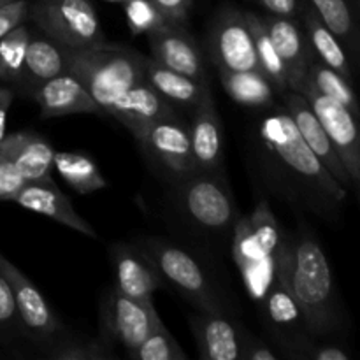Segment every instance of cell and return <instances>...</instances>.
I'll use <instances>...</instances> for the list:
<instances>
[{
    "mask_svg": "<svg viewBox=\"0 0 360 360\" xmlns=\"http://www.w3.org/2000/svg\"><path fill=\"white\" fill-rule=\"evenodd\" d=\"M259 141L266 153L276 162L278 171L301 190V195L308 197L313 211L330 213L347 200L350 192L330 176L319 157L309 150L283 105L269 109L260 118Z\"/></svg>",
    "mask_w": 360,
    "mask_h": 360,
    "instance_id": "1",
    "label": "cell"
},
{
    "mask_svg": "<svg viewBox=\"0 0 360 360\" xmlns=\"http://www.w3.org/2000/svg\"><path fill=\"white\" fill-rule=\"evenodd\" d=\"M288 287L302 315L309 336H333L343 326V308L338 297L334 274L322 245L308 227L290 236Z\"/></svg>",
    "mask_w": 360,
    "mask_h": 360,
    "instance_id": "2",
    "label": "cell"
},
{
    "mask_svg": "<svg viewBox=\"0 0 360 360\" xmlns=\"http://www.w3.org/2000/svg\"><path fill=\"white\" fill-rule=\"evenodd\" d=\"M232 232V255L246 292L255 302H262L274 281L287 278L290 234H285L266 199L250 214L239 217Z\"/></svg>",
    "mask_w": 360,
    "mask_h": 360,
    "instance_id": "3",
    "label": "cell"
},
{
    "mask_svg": "<svg viewBox=\"0 0 360 360\" xmlns=\"http://www.w3.org/2000/svg\"><path fill=\"white\" fill-rule=\"evenodd\" d=\"M148 56L122 44L67 49V72L83 83L104 115L115 118L127 95L144 81Z\"/></svg>",
    "mask_w": 360,
    "mask_h": 360,
    "instance_id": "4",
    "label": "cell"
},
{
    "mask_svg": "<svg viewBox=\"0 0 360 360\" xmlns=\"http://www.w3.org/2000/svg\"><path fill=\"white\" fill-rule=\"evenodd\" d=\"M137 246L150 257L162 281L181 292L199 311H225L210 274L192 253L162 238H146Z\"/></svg>",
    "mask_w": 360,
    "mask_h": 360,
    "instance_id": "5",
    "label": "cell"
},
{
    "mask_svg": "<svg viewBox=\"0 0 360 360\" xmlns=\"http://www.w3.org/2000/svg\"><path fill=\"white\" fill-rule=\"evenodd\" d=\"M179 207L192 224L217 236L232 232L239 213L221 172L195 171L178 179Z\"/></svg>",
    "mask_w": 360,
    "mask_h": 360,
    "instance_id": "6",
    "label": "cell"
},
{
    "mask_svg": "<svg viewBox=\"0 0 360 360\" xmlns=\"http://www.w3.org/2000/svg\"><path fill=\"white\" fill-rule=\"evenodd\" d=\"M28 20L65 49H86L105 42L91 0H35L28 6Z\"/></svg>",
    "mask_w": 360,
    "mask_h": 360,
    "instance_id": "7",
    "label": "cell"
},
{
    "mask_svg": "<svg viewBox=\"0 0 360 360\" xmlns=\"http://www.w3.org/2000/svg\"><path fill=\"white\" fill-rule=\"evenodd\" d=\"M153 304H143L112 287L101 302V338L109 345H122L130 354L160 322Z\"/></svg>",
    "mask_w": 360,
    "mask_h": 360,
    "instance_id": "8",
    "label": "cell"
},
{
    "mask_svg": "<svg viewBox=\"0 0 360 360\" xmlns=\"http://www.w3.org/2000/svg\"><path fill=\"white\" fill-rule=\"evenodd\" d=\"M295 91L302 95L311 105L313 112L329 136L334 150L340 155L355 188L360 186V136L357 116L341 102L320 94L308 84H301Z\"/></svg>",
    "mask_w": 360,
    "mask_h": 360,
    "instance_id": "9",
    "label": "cell"
},
{
    "mask_svg": "<svg viewBox=\"0 0 360 360\" xmlns=\"http://www.w3.org/2000/svg\"><path fill=\"white\" fill-rule=\"evenodd\" d=\"M0 271L13 288L23 334L32 343L44 350L60 334H63V326L56 319L55 311L48 304L41 290L2 253H0Z\"/></svg>",
    "mask_w": 360,
    "mask_h": 360,
    "instance_id": "10",
    "label": "cell"
},
{
    "mask_svg": "<svg viewBox=\"0 0 360 360\" xmlns=\"http://www.w3.org/2000/svg\"><path fill=\"white\" fill-rule=\"evenodd\" d=\"M210 55L220 72L259 69L246 11L224 7L214 14L210 28Z\"/></svg>",
    "mask_w": 360,
    "mask_h": 360,
    "instance_id": "11",
    "label": "cell"
},
{
    "mask_svg": "<svg viewBox=\"0 0 360 360\" xmlns=\"http://www.w3.org/2000/svg\"><path fill=\"white\" fill-rule=\"evenodd\" d=\"M134 137L144 153L176 179L195 172L188 127L176 112L148 123Z\"/></svg>",
    "mask_w": 360,
    "mask_h": 360,
    "instance_id": "12",
    "label": "cell"
},
{
    "mask_svg": "<svg viewBox=\"0 0 360 360\" xmlns=\"http://www.w3.org/2000/svg\"><path fill=\"white\" fill-rule=\"evenodd\" d=\"M280 95L281 101H283V108L287 109L290 118L294 120V125L297 127L301 137L304 139V143L308 144L309 150L319 157V160L322 162L323 167L330 172V176H333L345 190L350 192L352 188H355L350 176H348L347 169H345L343 162H341L340 155L334 150L329 136L326 134L322 123L319 122V118H316V115L313 112L308 101L295 90H285L283 94Z\"/></svg>",
    "mask_w": 360,
    "mask_h": 360,
    "instance_id": "13",
    "label": "cell"
},
{
    "mask_svg": "<svg viewBox=\"0 0 360 360\" xmlns=\"http://www.w3.org/2000/svg\"><path fill=\"white\" fill-rule=\"evenodd\" d=\"M188 136L195 171L221 172L224 169V127H221V118L217 111L211 88H207L199 104L193 108Z\"/></svg>",
    "mask_w": 360,
    "mask_h": 360,
    "instance_id": "14",
    "label": "cell"
},
{
    "mask_svg": "<svg viewBox=\"0 0 360 360\" xmlns=\"http://www.w3.org/2000/svg\"><path fill=\"white\" fill-rule=\"evenodd\" d=\"M111 260L116 276L115 287L143 304H153V294L164 281L150 257L137 245L115 243L111 246Z\"/></svg>",
    "mask_w": 360,
    "mask_h": 360,
    "instance_id": "15",
    "label": "cell"
},
{
    "mask_svg": "<svg viewBox=\"0 0 360 360\" xmlns=\"http://www.w3.org/2000/svg\"><path fill=\"white\" fill-rule=\"evenodd\" d=\"M262 23L287 69L288 90H297L299 84L304 79L309 65L316 58L309 46L308 35L304 28L295 18H283L266 14Z\"/></svg>",
    "mask_w": 360,
    "mask_h": 360,
    "instance_id": "16",
    "label": "cell"
},
{
    "mask_svg": "<svg viewBox=\"0 0 360 360\" xmlns=\"http://www.w3.org/2000/svg\"><path fill=\"white\" fill-rule=\"evenodd\" d=\"M193 338L204 360H241L246 330L225 311L193 315L190 319Z\"/></svg>",
    "mask_w": 360,
    "mask_h": 360,
    "instance_id": "17",
    "label": "cell"
},
{
    "mask_svg": "<svg viewBox=\"0 0 360 360\" xmlns=\"http://www.w3.org/2000/svg\"><path fill=\"white\" fill-rule=\"evenodd\" d=\"M153 60L167 69L199 81H207L202 53L185 25L167 23L148 35Z\"/></svg>",
    "mask_w": 360,
    "mask_h": 360,
    "instance_id": "18",
    "label": "cell"
},
{
    "mask_svg": "<svg viewBox=\"0 0 360 360\" xmlns=\"http://www.w3.org/2000/svg\"><path fill=\"white\" fill-rule=\"evenodd\" d=\"M30 97L41 108L42 118L84 115V112L104 115L83 83L70 72H63L44 81L41 86L32 91Z\"/></svg>",
    "mask_w": 360,
    "mask_h": 360,
    "instance_id": "19",
    "label": "cell"
},
{
    "mask_svg": "<svg viewBox=\"0 0 360 360\" xmlns=\"http://www.w3.org/2000/svg\"><path fill=\"white\" fill-rule=\"evenodd\" d=\"M13 202H16L23 210L51 218V220L58 221V224L65 225V227L72 229L79 234L88 236V238H97V231L74 211L69 197L56 186L53 178L39 183H27L18 192Z\"/></svg>",
    "mask_w": 360,
    "mask_h": 360,
    "instance_id": "20",
    "label": "cell"
},
{
    "mask_svg": "<svg viewBox=\"0 0 360 360\" xmlns=\"http://www.w3.org/2000/svg\"><path fill=\"white\" fill-rule=\"evenodd\" d=\"M0 155L9 158L27 183L46 181L55 167V148L35 132L6 134L0 141Z\"/></svg>",
    "mask_w": 360,
    "mask_h": 360,
    "instance_id": "21",
    "label": "cell"
},
{
    "mask_svg": "<svg viewBox=\"0 0 360 360\" xmlns=\"http://www.w3.org/2000/svg\"><path fill=\"white\" fill-rule=\"evenodd\" d=\"M262 309L266 313L267 323L273 329L274 338H278L281 350L285 352L295 343L301 336H304L306 329L302 323L301 309L292 295L287 278H281L273 283L262 299Z\"/></svg>",
    "mask_w": 360,
    "mask_h": 360,
    "instance_id": "22",
    "label": "cell"
},
{
    "mask_svg": "<svg viewBox=\"0 0 360 360\" xmlns=\"http://www.w3.org/2000/svg\"><path fill=\"white\" fill-rule=\"evenodd\" d=\"M67 49L63 46L46 37L44 34H32L25 55L20 90L30 95L44 81L67 72Z\"/></svg>",
    "mask_w": 360,
    "mask_h": 360,
    "instance_id": "23",
    "label": "cell"
},
{
    "mask_svg": "<svg viewBox=\"0 0 360 360\" xmlns=\"http://www.w3.org/2000/svg\"><path fill=\"white\" fill-rule=\"evenodd\" d=\"M144 79L165 101L185 105V108H195L210 88V81L193 79V77L160 65L153 58L146 60Z\"/></svg>",
    "mask_w": 360,
    "mask_h": 360,
    "instance_id": "24",
    "label": "cell"
},
{
    "mask_svg": "<svg viewBox=\"0 0 360 360\" xmlns=\"http://www.w3.org/2000/svg\"><path fill=\"white\" fill-rule=\"evenodd\" d=\"M176 112L172 109L171 102L165 101L158 91H155L146 79L141 84H137L132 91L125 97L120 109L116 111L115 118L122 123L123 127L130 130L132 136H136L143 127L155 120L162 118Z\"/></svg>",
    "mask_w": 360,
    "mask_h": 360,
    "instance_id": "25",
    "label": "cell"
},
{
    "mask_svg": "<svg viewBox=\"0 0 360 360\" xmlns=\"http://www.w3.org/2000/svg\"><path fill=\"white\" fill-rule=\"evenodd\" d=\"M301 16L302 28H304L306 35H308L309 46H311L316 58L326 63V65L333 67L334 70H338V72H341L345 77L352 81L354 76H352L350 56H348V51L343 46V42L338 39L334 32H330L322 23V20L308 6H304Z\"/></svg>",
    "mask_w": 360,
    "mask_h": 360,
    "instance_id": "26",
    "label": "cell"
},
{
    "mask_svg": "<svg viewBox=\"0 0 360 360\" xmlns=\"http://www.w3.org/2000/svg\"><path fill=\"white\" fill-rule=\"evenodd\" d=\"M221 84L232 101L246 108H273L274 86L259 69L221 70Z\"/></svg>",
    "mask_w": 360,
    "mask_h": 360,
    "instance_id": "27",
    "label": "cell"
},
{
    "mask_svg": "<svg viewBox=\"0 0 360 360\" xmlns=\"http://www.w3.org/2000/svg\"><path fill=\"white\" fill-rule=\"evenodd\" d=\"M306 6L322 20L330 32L338 35L347 51L357 55V23L352 0H304Z\"/></svg>",
    "mask_w": 360,
    "mask_h": 360,
    "instance_id": "28",
    "label": "cell"
},
{
    "mask_svg": "<svg viewBox=\"0 0 360 360\" xmlns=\"http://www.w3.org/2000/svg\"><path fill=\"white\" fill-rule=\"evenodd\" d=\"M53 164L60 176L83 195L108 188V181L98 171L95 160L86 155L74 153V151H55Z\"/></svg>",
    "mask_w": 360,
    "mask_h": 360,
    "instance_id": "29",
    "label": "cell"
},
{
    "mask_svg": "<svg viewBox=\"0 0 360 360\" xmlns=\"http://www.w3.org/2000/svg\"><path fill=\"white\" fill-rule=\"evenodd\" d=\"M246 16H248L250 28H252L253 44H255L260 72L271 81L276 94H283L285 90H288L287 69H285L283 62H281L280 55H278L276 48H274L273 41H271L269 34H267L266 27H264L262 18L255 13H246Z\"/></svg>",
    "mask_w": 360,
    "mask_h": 360,
    "instance_id": "30",
    "label": "cell"
},
{
    "mask_svg": "<svg viewBox=\"0 0 360 360\" xmlns=\"http://www.w3.org/2000/svg\"><path fill=\"white\" fill-rule=\"evenodd\" d=\"M301 84H308V86L315 88L320 94L327 95V97L347 105L355 116L359 115L357 98H355L354 88H352V81L348 77H345L341 72L334 70L333 67L320 62L319 58L313 60V63L309 65L308 72H306Z\"/></svg>",
    "mask_w": 360,
    "mask_h": 360,
    "instance_id": "31",
    "label": "cell"
},
{
    "mask_svg": "<svg viewBox=\"0 0 360 360\" xmlns=\"http://www.w3.org/2000/svg\"><path fill=\"white\" fill-rule=\"evenodd\" d=\"M30 35V28L23 23L0 37V84L20 90Z\"/></svg>",
    "mask_w": 360,
    "mask_h": 360,
    "instance_id": "32",
    "label": "cell"
},
{
    "mask_svg": "<svg viewBox=\"0 0 360 360\" xmlns=\"http://www.w3.org/2000/svg\"><path fill=\"white\" fill-rule=\"evenodd\" d=\"M44 355L55 360H109L116 359L112 347L102 338L83 340L63 333L44 348Z\"/></svg>",
    "mask_w": 360,
    "mask_h": 360,
    "instance_id": "33",
    "label": "cell"
},
{
    "mask_svg": "<svg viewBox=\"0 0 360 360\" xmlns=\"http://www.w3.org/2000/svg\"><path fill=\"white\" fill-rule=\"evenodd\" d=\"M134 360H188L178 341L172 338L164 322H158L148 336L129 354Z\"/></svg>",
    "mask_w": 360,
    "mask_h": 360,
    "instance_id": "34",
    "label": "cell"
},
{
    "mask_svg": "<svg viewBox=\"0 0 360 360\" xmlns=\"http://www.w3.org/2000/svg\"><path fill=\"white\" fill-rule=\"evenodd\" d=\"M125 18L132 34L150 35L169 23L151 0H127Z\"/></svg>",
    "mask_w": 360,
    "mask_h": 360,
    "instance_id": "35",
    "label": "cell"
},
{
    "mask_svg": "<svg viewBox=\"0 0 360 360\" xmlns=\"http://www.w3.org/2000/svg\"><path fill=\"white\" fill-rule=\"evenodd\" d=\"M0 333L9 338L23 334V327H21L20 316H18L16 302H14L13 288H11L9 281L4 276L2 271H0Z\"/></svg>",
    "mask_w": 360,
    "mask_h": 360,
    "instance_id": "36",
    "label": "cell"
},
{
    "mask_svg": "<svg viewBox=\"0 0 360 360\" xmlns=\"http://www.w3.org/2000/svg\"><path fill=\"white\" fill-rule=\"evenodd\" d=\"M27 185L23 176L9 158L0 155V200H14L23 186Z\"/></svg>",
    "mask_w": 360,
    "mask_h": 360,
    "instance_id": "37",
    "label": "cell"
},
{
    "mask_svg": "<svg viewBox=\"0 0 360 360\" xmlns=\"http://www.w3.org/2000/svg\"><path fill=\"white\" fill-rule=\"evenodd\" d=\"M28 6L27 0H11L0 6V37L28 20Z\"/></svg>",
    "mask_w": 360,
    "mask_h": 360,
    "instance_id": "38",
    "label": "cell"
},
{
    "mask_svg": "<svg viewBox=\"0 0 360 360\" xmlns=\"http://www.w3.org/2000/svg\"><path fill=\"white\" fill-rule=\"evenodd\" d=\"M153 6L172 25H186L192 0H151Z\"/></svg>",
    "mask_w": 360,
    "mask_h": 360,
    "instance_id": "39",
    "label": "cell"
},
{
    "mask_svg": "<svg viewBox=\"0 0 360 360\" xmlns=\"http://www.w3.org/2000/svg\"><path fill=\"white\" fill-rule=\"evenodd\" d=\"M267 14L283 18H295L302 14L306 2L304 0H255Z\"/></svg>",
    "mask_w": 360,
    "mask_h": 360,
    "instance_id": "40",
    "label": "cell"
},
{
    "mask_svg": "<svg viewBox=\"0 0 360 360\" xmlns=\"http://www.w3.org/2000/svg\"><path fill=\"white\" fill-rule=\"evenodd\" d=\"M276 359H278V354L269 347V345H266L262 340H259V338L246 333L241 360H276Z\"/></svg>",
    "mask_w": 360,
    "mask_h": 360,
    "instance_id": "41",
    "label": "cell"
},
{
    "mask_svg": "<svg viewBox=\"0 0 360 360\" xmlns=\"http://www.w3.org/2000/svg\"><path fill=\"white\" fill-rule=\"evenodd\" d=\"M14 98V90L13 88L6 86V84H0V141L6 137L7 130V116H9L11 104H13Z\"/></svg>",
    "mask_w": 360,
    "mask_h": 360,
    "instance_id": "42",
    "label": "cell"
},
{
    "mask_svg": "<svg viewBox=\"0 0 360 360\" xmlns=\"http://www.w3.org/2000/svg\"><path fill=\"white\" fill-rule=\"evenodd\" d=\"M105 2H127V0H105Z\"/></svg>",
    "mask_w": 360,
    "mask_h": 360,
    "instance_id": "43",
    "label": "cell"
},
{
    "mask_svg": "<svg viewBox=\"0 0 360 360\" xmlns=\"http://www.w3.org/2000/svg\"><path fill=\"white\" fill-rule=\"evenodd\" d=\"M7 2H11V0H0V6H2V4H7Z\"/></svg>",
    "mask_w": 360,
    "mask_h": 360,
    "instance_id": "44",
    "label": "cell"
}]
</instances>
